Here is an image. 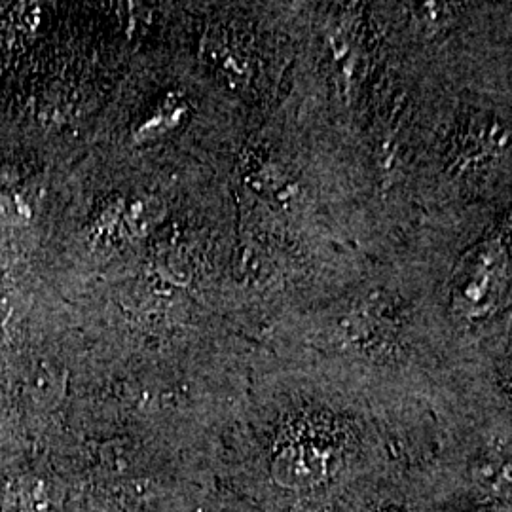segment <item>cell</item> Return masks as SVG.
Instances as JSON below:
<instances>
[{"mask_svg":"<svg viewBox=\"0 0 512 512\" xmlns=\"http://www.w3.org/2000/svg\"><path fill=\"white\" fill-rule=\"evenodd\" d=\"M12 313H14V308H12L10 298L2 296V298H0V325H4V323L12 317Z\"/></svg>","mask_w":512,"mask_h":512,"instance_id":"cell-6","label":"cell"},{"mask_svg":"<svg viewBox=\"0 0 512 512\" xmlns=\"http://www.w3.org/2000/svg\"><path fill=\"white\" fill-rule=\"evenodd\" d=\"M63 385H61V378L59 374L52 370L50 366H44L37 370L33 376H31V382H29V391H31V397L35 399V403L38 404H50L54 403L55 399L59 397Z\"/></svg>","mask_w":512,"mask_h":512,"instance_id":"cell-4","label":"cell"},{"mask_svg":"<svg viewBox=\"0 0 512 512\" xmlns=\"http://www.w3.org/2000/svg\"><path fill=\"white\" fill-rule=\"evenodd\" d=\"M330 469V454L317 444L304 442L285 448L275 456L272 475L283 488L306 490L321 484Z\"/></svg>","mask_w":512,"mask_h":512,"instance_id":"cell-1","label":"cell"},{"mask_svg":"<svg viewBox=\"0 0 512 512\" xmlns=\"http://www.w3.org/2000/svg\"><path fill=\"white\" fill-rule=\"evenodd\" d=\"M476 480L486 488V490H503L505 482L509 484V476H505V469L499 463H478L475 469Z\"/></svg>","mask_w":512,"mask_h":512,"instance_id":"cell-5","label":"cell"},{"mask_svg":"<svg viewBox=\"0 0 512 512\" xmlns=\"http://www.w3.org/2000/svg\"><path fill=\"white\" fill-rule=\"evenodd\" d=\"M162 217V203L158 200H141L129 205L126 226L133 236H145Z\"/></svg>","mask_w":512,"mask_h":512,"instance_id":"cell-3","label":"cell"},{"mask_svg":"<svg viewBox=\"0 0 512 512\" xmlns=\"http://www.w3.org/2000/svg\"><path fill=\"white\" fill-rule=\"evenodd\" d=\"M205 52L211 55L213 65L219 69L220 73L226 74L232 82H243L247 80V69L249 65L245 63L243 57H239L238 52L230 50L219 40H207L205 42Z\"/></svg>","mask_w":512,"mask_h":512,"instance_id":"cell-2","label":"cell"}]
</instances>
